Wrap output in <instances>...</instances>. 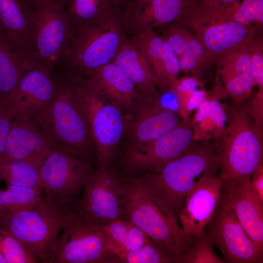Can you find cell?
Segmentation results:
<instances>
[{
  "label": "cell",
  "mask_w": 263,
  "mask_h": 263,
  "mask_svg": "<svg viewBox=\"0 0 263 263\" xmlns=\"http://www.w3.org/2000/svg\"><path fill=\"white\" fill-rule=\"evenodd\" d=\"M214 252L213 245L204 231L192 240L182 255L180 263H225Z\"/></svg>",
  "instance_id": "35"
},
{
  "label": "cell",
  "mask_w": 263,
  "mask_h": 263,
  "mask_svg": "<svg viewBox=\"0 0 263 263\" xmlns=\"http://www.w3.org/2000/svg\"><path fill=\"white\" fill-rule=\"evenodd\" d=\"M223 178L218 174L194 189L178 215L184 237L189 241L201 235L215 213L221 200Z\"/></svg>",
  "instance_id": "19"
},
{
  "label": "cell",
  "mask_w": 263,
  "mask_h": 263,
  "mask_svg": "<svg viewBox=\"0 0 263 263\" xmlns=\"http://www.w3.org/2000/svg\"><path fill=\"white\" fill-rule=\"evenodd\" d=\"M113 0L116 5H118L121 3L128 2L130 0Z\"/></svg>",
  "instance_id": "45"
},
{
  "label": "cell",
  "mask_w": 263,
  "mask_h": 263,
  "mask_svg": "<svg viewBox=\"0 0 263 263\" xmlns=\"http://www.w3.org/2000/svg\"><path fill=\"white\" fill-rule=\"evenodd\" d=\"M132 118L124 121L130 143L127 148L145 145L175 128L181 123L179 114L164 106L160 97L141 96Z\"/></svg>",
  "instance_id": "17"
},
{
  "label": "cell",
  "mask_w": 263,
  "mask_h": 263,
  "mask_svg": "<svg viewBox=\"0 0 263 263\" xmlns=\"http://www.w3.org/2000/svg\"><path fill=\"white\" fill-rule=\"evenodd\" d=\"M114 12L98 23L77 28L60 65L83 74L113 62L125 40Z\"/></svg>",
  "instance_id": "7"
},
{
  "label": "cell",
  "mask_w": 263,
  "mask_h": 263,
  "mask_svg": "<svg viewBox=\"0 0 263 263\" xmlns=\"http://www.w3.org/2000/svg\"><path fill=\"white\" fill-rule=\"evenodd\" d=\"M224 8L218 3L195 0L179 19L182 26L193 33L214 58L249 44L256 38L258 27L228 19Z\"/></svg>",
  "instance_id": "6"
},
{
  "label": "cell",
  "mask_w": 263,
  "mask_h": 263,
  "mask_svg": "<svg viewBox=\"0 0 263 263\" xmlns=\"http://www.w3.org/2000/svg\"><path fill=\"white\" fill-rule=\"evenodd\" d=\"M34 42L40 61L53 68L63 61L76 27L63 9L54 1L35 2Z\"/></svg>",
  "instance_id": "11"
},
{
  "label": "cell",
  "mask_w": 263,
  "mask_h": 263,
  "mask_svg": "<svg viewBox=\"0 0 263 263\" xmlns=\"http://www.w3.org/2000/svg\"><path fill=\"white\" fill-rule=\"evenodd\" d=\"M164 37L178 59L187 55L195 56L210 65L215 60L196 36L183 26L170 28Z\"/></svg>",
  "instance_id": "30"
},
{
  "label": "cell",
  "mask_w": 263,
  "mask_h": 263,
  "mask_svg": "<svg viewBox=\"0 0 263 263\" xmlns=\"http://www.w3.org/2000/svg\"><path fill=\"white\" fill-rule=\"evenodd\" d=\"M216 148L208 141L192 145L161 170L145 172L139 177L156 202L177 220L189 194L218 174Z\"/></svg>",
  "instance_id": "2"
},
{
  "label": "cell",
  "mask_w": 263,
  "mask_h": 263,
  "mask_svg": "<svg viewBox=\"0 0 263 263\" xmlns=\"http://www.w3.org/2000/svg\"><path fill=\"white\" fill-rule=\"evenodd\" d=\"M204 231L221 251L225 263H263V251L249 238L234 211L222 197Z\"/></svg>",
  "instance_id": "12"
},
{
  "label": "cell",
  "mask_w": 263,
  "mask_h": 263,
  "mask_svg": "<svg viewBox=\"0 0 263 263\" xmlns=\"http://www.w3.org/2000/svg\"><path fill=\"white\" fill-rule=\"evenodd\" d=\"M75 85L86 114L98 167H109L124 132V120L121 110L108 103L90 80L78 78Z\"/></svg>",
  "instance_id": "8"
},
{
  "label": "cell",
  "mask_w": 263,
  "mask_h": 263,
  "mask_svg": "<svg viewBox=\"0 0 263 263\" xmlns=\"http://www.w3.org/2000/svg\"><path fill=\"white\" fill-rule=\"evenodd\" d=\"M250 43L215 57L217 79L212 95L215 99L229 97L233 102L238 103L243 102L250 95L255 86Z\"/></svg>",
  "instance_id": "16"
},
{
  "label": "cell",
  "mask_w": 263,
  "mask_h": 263,
  "mask_svg": "<svg viewBox=\"0 0 263 263\" xmlns=\"http://www.w3.org/2000/svg\"><path fill=\"white\" fill-rule=\"evenodd\" d=\"M7 186H18L43 190L38 169L15 159H0V181Z\"/></svg>",
  "instance_id": "29"
},
{
  "label": "cell",
  "mask_w": 263,
  "mask_h": 263,
  "mask_svg": "<svg viewBox=\"0 0 263 263\" xmlns=\"http://www.w3.org/2000/svg\"><path fill=\"white\" fill-rule=\"evenodd\" d=\"M13 117L6 107L0 104V159L3 157Z\"/></svg>",
  "instance_id": "38"
},
{
  "label": "cell",
  "mask_w": 263,
  "mask_h": 263,
  "mask_svg": "<svg viewBox=\"0 0 263 263\" xmlns=\"http://www.w3.org/2000/svg\"><path fill=\"white\" fill-rule=\"evenodd\" d=\"M121 182L109 167H98L89 175L82 197L74 210L82 218L101 227L120 218Z\"/></svg>",
  "instance_id": "14"
},
{
  "label": "cell",
  "mask_w": 263,
  "mask_h": 263,
  "mask_svg": "<svg viewBox=\"0 0 263 263\" xmlns=\"http://www.w3.org/2000/svg\"><path fill=\"white\" fill-rule=\"evenodd\" d=\"M136 46L145 56L156 78L157 86L164 90L178 78L179 60L167 40L152 29L140 32Z\"/></svg>",
  "instance_id": "22"
},
{
  "label": "cell",
  "mask_w": 263,
  "mask_h": 263,
  "mask_svg": "<svg viewBox=\"0 0 263 263\" xmlns=\"http://www.w3.org/2000/svg\"><path fill=\"white\" fill-rule=\"evenodd\" d=\"M45 197L60 209L75 207L92 170L88 163L52 148L38 169Z\"/></svg>",
  "instance_id": "10"
},
{
  "label": "cell",
  "mask_w": 263,
  "mask_h": 263,
  "mask_svg": "<svg viewBox=\"0 0 263 263\" xmlns=\"http://www.w3.org/2000/svg\"><path fill=\"white\" fill-rule=\"evenodd\" d=\"M80 75H86L100 92L120 110L133 108L142 96L131 79L113 62Z\"/></svg>",
  "instance_id": "23"
},
{
  "label": "cell",
  "mask_w": 263,
  "mask_h": 263,
  "mask_svg": "<svg viewBox=\"0 0 263 263\" xmlns=\"http://www.w3.org/2000/svg\"><path fill=\"white\" fill-rule=\"evenodd\" d=\"M188 119L145 145L126 148L121 157L124 168L132 173L157 172L180 157L192 146L193 131Z\"/></svg>",
  "instance_id": "13"
},
{
  "label": "cell",
  "mask_w": 263,
  "mask_h": 263,
  "mask_svg": "<svg viewBox=\"0 0 263 263\" xmlns=\"http://www.w3.org/2000/svg\"><path fill=\"white\" fill-rule=\"evenodd\" d=\"M33 0L34 2H38L49 1H52L53 0Z\"/></svg>",
  "instance_id": "47"
},
{
  "label": "cell",
  "mask_w": 263,
  "mask_h": 263,
  "mask_svg": "<svg viewBox=\"0 0 263 263\" xmlns=\"http://www.w3.org/2000/svg\"><path fill=\"white\" fill-rule=\"evenodd\" d=\"M117 5L113 0H66L63 10L77 28L102 21Z\"/></svg>",
  "instance_id": "28"
},
{
  "label": "cell",
  "mask_w": 263,
  "mask_h": 263,
  "mask_svg": "<svg viewBox=\"0 0 263 263\" xmlns=\"http://www.w3.org/2000/svg\"><path fill=\"white\" fill-rule=\"evenodd\" d=\"M55 2L58 4L62 9L64 8V5L66 0H53Z\"/></svg>",
  "instance_id": "44"
},
{
  "label": "cell",
  "mask_w": 263,
  "mask_h": 263,
  "mask_svg": "<svg viewBox=\"0 0 263 263\" xmlns=\"http://www.w3.org/2000/svg\"><path fill=\"white\" fill-rule=\"evenodd\" d=\"M207 96V93L203 89L195 90L191 93L187 104V110L188 115H189L192 111L196 109Z\"/></svg>",
  "instance_id": "41"
},
{
  "label": "cell",
  "mask_w": 263,
  "mask_h": 263,
  "mask_svg": "<svg viewBox=\"0 0 263 263\" xmlns=\"http://www.w3.org/2000/svg\"><path fill=\"white\" fill-rule=\"evenodd\" d=\"M0 263H6L5 259L0 252Z\"/></svg>",
  "instance_id": "46"
},
{
  "label": "cell",
  "mask_w": 263,
  "mask_h": 263,
  "mask_svg": "<svg viewBox=\"0 0 263 263\" xmlns=\"http://www.w3.org/2000/svg\"><path fill=\"white\" fill-rule=\"evenodd\" d=\"M108 246L115 256L131 250L151 240L132 223L122 219H115L102 227Z\"/></svg>",
  "instance_id": "27"
},
{
  "label": "cell",
  "mask_w": 263,
  "mask_h": 263,
  "mask_svg": "<svg viewBox=\"0 0 263 263\" xmlns=\"http://www.w3.org/2000/svg\"><path fill=\"white\" fill-rule=\"evenodd\" d=\"M224 14L228 19L245 26H262L263 0H241L225 8Z\"/></svg>",
  "instance_id": "33"
},
{
  "label": "cell",
  "mask_w": 263,
  "mask_h": 263,
  "mask_svg": "<svg viewBox=\"0 0 263 263\" xmlns=\"http://www.w3.org/2000/svg\"><path fill=\"white\" fill-rule=\"evenodd\" d=\"M252 73L255 86L263 89V40L261 37L255 38L249 44Z\"/></svg>",
  "instance_id": "37"
},
{
  "label": "cell",
  "mask_w": 263,
  "mask_h": 263,
  "mask_svg": "<svg viewBox=\"0 0 263 263\" xmlns=\"http://www.w3.org/2000/svg\"><path fill=\"white\" fill-rule=\"evenodd\" d=\"M120 211V219L134 224L180 263L192 241L184 237L177 220L156 202L139 177L122 180Z\"/></svg>",
  "instance_id": "3"
},
{
  "label": "cell",
  "mask_w": 263,
  "mask_h": 263,
  "mask_svg": "<svg viewBox=\"0 0 263 263\" xmlns=\"http://www.w3.org/2000/svg\"><path fill=\"white\" fill-rule=\"evenodd\" d=\"M52 148L34 119L16 117L13 119L2 158L20 160L39 169Z\"/></svg>",
  "instance_id": "20"
},
{
  "label": "cell",
  "mask_w": 263,
  "mask_h": 263,
  "mask_svg": "<svg viewBox=\"0 0 263 263\" xmlns=\"http://www.w3.org/2000/svg\"><path fill=\"white\" fill-rule=\"evenodd\" d=\"M58 70L50 102L30 117L38 124L53 148L88 163L93 142L83 105L68 73Z\"/></svg>",
  "instance_id": "1"
},
{
  "label": "cell",
  "mask_w": 263,
  "mask_h": 263,
  "mask_svg": "<svg viewBox=\"0 0 263 263\" xmlns=\"http://www.w3.org/2000/svg\"><path fill=\"white\" fill-rule=\"evenodd\" d=\"M251 176V188L256 196L263 204V162L259 164Z\"/></svg>",
  "instance_id": "40"
},
{
  "label": "cell",
  "mask_w": 263,
  "mask_h": 263,
  "mask_svg": "<svg viewBox=\"0 0 263 263\" xmlns=\"http://www.w3.org/2000/svg\"><path fill=\"white\" fill-rule=\"evenodd\" d=\"M248 111L253 118L255 125L263 129V89H259L250 104L247 105Z\"/></svg>",
  "instance_id": "39"
},
{
  "label": "cell",
  "mask_w": 263,
  "mask_h": 263,
  "mask_svg": "<svg viewBox=\"0 0 263 263\" xmlns=\"http://www.w3.org/2000/svg\"><path fill=\"white\" fill-rule=\"evenodd\" d=\"M131 79L143 97H160L154 73L145 56L133 44L124 40L113 61Z\"/></svg>",
  "instance_id": "26"
},
{
  "label": "cell",
  "mask_w": 263,
  "mask_h": 263,
  "mask_svg": "<svg viewBox=\"0 0 263 263\" xmlns=\"http://www.w3.org/2000/svg\"><path fill=\"white\" fill-rule=\"evenodd\" d=\"M211 97L208 96L198 107L194 116L191 121V126L197 124L203 120L208 114L210 105Z\"/></svg>",
  "instance_id": "42"
},
{
  "label": "cell",
  "mask_w": 263,
  "mask_h": 263,
  "mask_svg": "<svg viewBox=\"0 0 263 263\" xmlns=\"http://www.w3.org/2000/svg\"><path fill=\"white\" fill-rule=\"evenodd\" d=\"M225 113V129L216 148L219 173L223 178L251 177L263 162V129L255 125L243 102H232Z\"/></svg>",
  "instance_id": "4"
},
{
  "label": "cell",
  "mask_w": 263,
  "mask_h": 263,
  "mask_svg": "<svg viewBox=\"0 0 263 263\" xmlns=\"http://www.w3.org/2000/svg\"><path fill=\"white\" fill-rule=\"evenodd\" d=\"M36 15L32 0H0V31L23 50L38 58L34 42Z\"/></svg>",
  "instance_id": "21"
},
{
  "label": "cell",
  "mask_w": 263,
  "mask_h": 263,
  "mask_svg": "<svg viewBox=\"0 0 263 263\" xmlns=\"http://www.w3.org/2000/svg\"><path fill=\"white\" fill-rule=\"evenodd\" d=\"M42 63L0 31V104L28 71Z\"/></svg>",
  "instance_id": "25"
},
{
  "label": "cell",
  "mask_w": 263,
  "mask_h": 263,
  "mask_svg": "<svg viewBox=\"0 0 263 263\" xmlns=\"http://www.w3.org/2000/svg\"><path fill=\"white\" fill-rule=\"evenodd\" d=\"M42 191L18 186L0 189V215L15 213L32 207L42 199Z\"/></svg>",
  "instance_id": "31"
},
{
  "label": "cell",
  "mask_w": 263,
  "mask_h": 263,
  "mask_svg": "<svg viewBox=\"0 0 263 263\" xmlns=\"http://www.w3.org/2000/svg\"><path fill=\"white\" fill-rule=\"evenodd\" d=\"M250 177L223 178L221 196L235 213L245 232L263 251V204L254 194Z\"/></svg>",
  "instance_id": "18"
},
{
  "label": "cell",
  "mask_w": 263,
  "mask_h": 263,
  "mask_svg": "<svg viewBox=\"0 0 263 263\" xmlns=\"http://www.w3.org/2000/svg\"><path fill=\"white\" fill-rule=\"evenodd\" d=\"M195 0H130L127 12L140 32L179 20Z\"/></svg>",
  "instance_id": "24"
},
{
  "label": "cell",
  "mask_w": 263,
  "mask_h": 263,
  "mask_svg": "<svg viewBox=\"0 0 263 263\" xmlns=\"http://www.w3.org/2000/svg\"><path fill=\"white\" fill-rule=\"evenodd\" d=\"M205 2H210L218 3L225 8L241 0H200Z\"/></svg>",
  "instance_id": "43"
},
{
  "label": "cell",
  "mask_w": 263,
  "mask_h": 263,
  "mask_svg": "<svg viewBox=\"0 0 263 263\" xmlns=\"http://www.w3.org/2000/svg\"><path fill=\"white\" fill-rule=\"evenodd\" d=\"M56 83L55 68L40 64L22 76L3 105L13 118L30 117L49 104Z\"/></svg>",
  "instance_id": "15"
},
{
  "label": "cell",
  "mask_w": 263,
  "mask_h": 263,
  "mask_svg": "<svg viewBox=\"0 0 263 263\" xmlns=\"http://www.w3.org/2000/svg\"><path fill=\"white\" fill-rule=\"evenodd\" d=\"M64 211L44 196L32 207L0 215V228L16 238L36 263H52Z\"/></svg>",
  "instance_id": "5"
},
{
  "label": "cell",
  "mask_w": 263,
  "mask_h": 263,
  "mask_svg": "<svg viewBox=\"0 0 263 263\" xmlns=\"http://www.w3.org/2000/svg\"><path fill=\"white\" fill-rule=\"evenodd\" d=\"M52 263H115L102 227L64 211V223L57 238Z\"/></svg>",
  "instance_id": "9"
},
{
  "label": "cell",
  "mask_w": 263,
  "mask_h": 263,
  "mask_svg": "<svg viewBox=\"0 0 263 263\" xmlns=\"http://www.w3.org/2000/svg\"><path fill=\"white\" fill-rule=\"evenodd\" d=\"M116 263H175L173 258L151 240L117 256Z\"/></svg>",
  "instance_id": "34"
},
{
  "label": "cell",
  "mask_w": 263,
  "mask_h": 263,
  "mask_svg": "<svg viewBox=\"0 0 263 263\" xmlns=\"http://www.w3.org/2000/svg\"><path fill=\"white\" fill-rule=\"evenodd\" d=\"M211 97L208 114L201 122L192 126V140H219L222 136L226 125V113L219 100Z\"/></svg>",
  "instance_id": "32"
},
{
  "label": "cell",
  "mask_w": 263,
  "mask_h": 263,
  "mask_svg": "<svg viewBox=\"0 0 263 263\" xmlns=\"http://www.w3.org/2000/svg\"><path fill=\"white\" fill-rule=\"evenodd\" d=\"M0 252L6 263H36L16 238L0 228Z\"/></svg>",
  "instance_id": "36"
}]
</instances>
